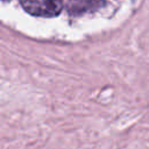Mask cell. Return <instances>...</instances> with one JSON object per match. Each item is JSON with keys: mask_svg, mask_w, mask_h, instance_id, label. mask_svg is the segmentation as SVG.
<instances>
[{"mask_svg": "<svg viewBox=\"0 0 149 149\" xmlns=\"http://www.w3.org/2000/svg\"><path fill=\"white\" fill-rule=\"evenodd\" d=\"M26 12L36 15L50 17L57 15L63 7V0H20Z\"/></svg>", "mask_w": 149, "mask_h": 149, "instance_id": "obj_1", "label": "cell"}, {"mask_svg": "<svg viewBox=\"0 0 149 149\" xmlns=\"http://www.w3.org/2000/svg\"><path fill=\"white\" fill-rule=\"evenodd\" d=\"M99 1H102V0H76L73 5L78 9H87L91 6L95 7L97 5H99Z\"/></svg>", "mask_w": 149, "mask_h": 149, "instance_id": "obj_2", "label": "cell"}]
</instances>
